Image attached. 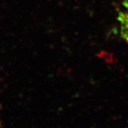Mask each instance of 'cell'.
<instances>
[{"label": "cell", "mask_w": 128, "mask_h": 128, "mask_svg": "<svg viewBox=\"0 0 128 128\" xmlns=\"http://www.w3.org/2000/svg\"><path fill=\"white\" fill-rule=\"evenodd\" d=\"M120 35L128 44V10L124 9L118 16Z\"/></svg>", "instance_id": "cell-1"}, {"label": "cell", "mask_w": 128, "mask_h": 128, "mask_svg": "<svg viewBox=\"0 0 128 128\" xmlns=\"http://www.w3.org/2000/svg\"><path fill=\"white\" fill-rule=\"evenodd\" d=\"M122 1L124 8L126 10H128V0H122Z\"/></svg>", "instance_id": "cell-2"}]
</instances>
